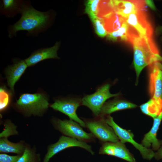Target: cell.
<instances>
[{
	"label": "cell",
	"mask_w": 162,
	"mask_h": 162,
	"mask_svg": "<svg viewBox=\"0 0 162 162\" xmlns=\"http://www.w3.org/2000/svg\"><path fill=\"white\" fill-rule=\"evenodd\" d=\"M145 2L152 10L154 11L156 10V8L153 1L145 0Z\"/></svg>",
	"instance_id": "29"
},
{
	"label": "cell",
	"mask_w": 162,
	"mask_h": 162,
	"mask_svg": "<svg viewBox=\"0 0 162 162\" xmlns=\"http://www.w3.org/2000/svg\"><path fill=\"white\" fill-rule=\"evenodd\" d=\"M6 69L8 84L14 92V86L28 67L25 60L14 59Z\"/></svg>",
	"instance_id": "16"
},
{
	"label": "cell",
	"mask_w": 162,
	"mask_h": 162,
	"mask_svg": "<svg viewBox=\"0 0 162 162\" xmlns=\"http://www.w3.org/2000/svg\"><path fill=\"white\" fill-rule=\"evenodd\" d=\"M100 1L89 0L86 2L85 13L88 15L90 18L97 17L98 7Z\"/></svg>",
	"instance_id": "24"
},
{
	"label": "cell",
	"mask_w": 162,
	"mask_h": 162,
	"mask_svg": "<svg viewBox=\"0 0 162 162\" xmlns=\"http://www.w3.org/2000/svg\"><path fill=\"white\" fill-rule=\"evenodd\" d=\"M17 162H35V158L32 152L26 148Z\"/></svg>",
	"instance_id": "27"
},
{
	"label": "cell",
	"mask_w": 162,
	"mask_h": 162,
	"mask_svg": "<svg viewBox=\"0 0 162 162\" xmlns=\"http://www.w3.org/2000/svg\"><path fill=\"white\" fill-rule=\"evenodd\" d=\"M82 99L79 98H71L57 100L51 105V107L67 115L70 119L85 127L86 125L84 121L78 117L76 113L77 108L82 105Z\"/></svg>",
	"instance_id": "8"
},
{
	"label": "cell",
	"mask_w": 162,
	"mask_h": 162,
	"mask_svg": "<svg viewBox=\"0 0 162 162\" xmlns=\"http://www.w3.org/2000/svg\"><path fill=\"white\" fill-rule=\"evenodd\" d=\"M114 12L126 18L136 10L143 9V0H112Z\"/></svg>",
	"instance_id": "14"
},
{
	"label": "cell",
	"mask_w": 162,
	"mask_h": 162,
	"mask_svg": "<svg viewBox=\"0 0 162 162\" xmlns=\"http://www.w3.org/2000/svg\"><path fill=\"white\" fill-rule=\"evenodd\" d=\"M84 122L86 127L100 141L104 142L119 141L112 128L105 122L104 117L99 116L92 119H84Z\"/></svg>",
	"instance_id": "4"
},
{
	"label": "cell",
	"mask_w": 162,
	"mask_h": 162,
	"mask_svg": "<svg viewBox=\"0 0 162 162\" xmlns=\"http://www.w3.org/2000/svg\"><path fill=\"white\" fill-rule=\"evenodd\" d=\"M149 90L152 98L162 104V70L157 66L156 62L151 65Z\"/></svg>",
	"instance_id": "13"
},
{
	"label": "cell",
	"mask_w": 162,
	"mask_h": 162,
	"mask_svg": "<svg viewBox=\"0 0 162 162\" xmlns=\"http://www.w3.org/2000/svg\"><path fill=\"white\" fill-rule=\"evenodd\" d=\"M90 19L92 22L97 34L101 38L105 36L107 33L104 27L102 20L97 17Z\"/></svg>",
	"instance_id": "25"
},
{
	"label": "cell",
	"mask_w": 162,
	"mask_h": 162,
	"mask_svg": "<svg viewBox=\"0 0 162 162\" xmlns=\"http://www.w3.org/2000/svg\"><path fill=\"white\" fill-rule=\"evenodd\" d=\"M154 157L157 159H162V146L160 147L158 151L155 153Z\"/></svg>",
	"instance_id": "30"
},
{
	"label": "cell",
	"mask_w": 162,
	"mask_h": 162,
	"mask_svg": "<svg viewBox=\"0 0 162 162\" xmlns=\"http://www.w3.org/2000/svg\"><path fill=\"white\" fill-rule=\"evenodd\" d=\"M73 147L82 148L92 154H94L91 146L86 142L75 138L62 136L57 142L49 147L43 162H48L50 159L56 154L66 148Z\"/></svg>",
	"instance_id": "9"
},
{
	"label": "cell",
	"mask_w": 162,
	"mask_h": 162,
	"mask_svg": "<svg viewBox=\"0 0 162 162\" xmlns=\"http://www.w3.org/2000/svg\"><path fill=\"white\" fill-rule=\"evenodd\" d=\"M102 20L107 34L118 30L126 21L125 18L115 13Z\"/></svg>",
	"instance_id": "19"
},
{
	"label": "cell",
	"mask_w": 162,
	"mask_h": 162,
	"mask_svg": "<svg viewBox=\"0 0 162 162\" xmlns=\"http://www.w3.org/2000/svg\"><path fill=\"white\" fill-rule=\"evenodd\" d=\"M140 108L144 114L154 118L162 111V104L152 98L147 102L141 105Z\"/></svg>",
	"instance_id": "20"
},
{
	"label": "cell",
	"mask_w": 162,
	"mask_h": 162,
	"mask_svg": "<svg viewBox=\"0 0 162 162\" xmlns=\"http://www.w3.org/2000/svg\"><path fill=\"white\" fill-rule=\"evenodd\" d=\"M104 120L109 126L114 130L120 141L123 143L129 142L140 152L143 158L148 160H151L155 155V153L150 148H146L136 142L133 139L134 135L129 130L121 128L114 121L113 118L110 115L106 116Z\"/></svg>",
	"instance_id": "5"
},
{
	"label": "cell",
	"mask_w": 162,
	"mask_h": 162,
	"mask_svg": "<svg viewBox=\"0 0 162 162\" xmlns=\"http://www.w3.org/2000/svg\"><path fill=\"white\" fill-rule=\"evenodd\" d=\"M125 21L141 36L153 37V27L143 9L138 10L130 14L125 18Z\"/></svg>",
	"instance_id": "7"
},
{
	"label": "cell",
	"mask_w": 162,
	"mask_h": 162,
	"mask_svg": "<svg viewBox=\"0 0 162 162\" xmlns=\"http://www.w3.org/2000/svg\"><path fill=\"white\" fill-rule=\"evenodd\" d=\"M110 85L104 84L98 88L94 93L85 95L82 99V105L88 108L96 117L99 116L101 109L108 99L117 96L120 93L111 94L110 91Z\"/></svg>",
	"instance_id": "3"
},
{
	"label": "cell",
	"mask_w": 162,
	"mask_h": 162,
	"mask_svg": "<svg viewBox=\"0 0 162 162\" xmlns=\"http://www.w3.org/2000/svg\"><path fill=\"white\" fill-rule=\"evenodd\" d=\"M60 42H57L54 46L43 48L33 51L30 56L24 60L28 67L33 66L44 60L52 58L58 59L57 52Z\"/></svg>",
	"instance_id": "12"
},
{
	"label": "cell",
	"mask_w": 162,
	"mask_h": 162,
	"mask_svg": "<svg viewBox=\"0 0 162 162\" xmlns=\"http://www.w3.org/2000/svg\"><path fill=\"white\" fill-rule=\"evenodd\" d=\"M156 64L159 68L162 70V64L159 62H156Z\"/></svg>",
	"instance_id": "31"
},
{
	"label": "cell",
	"mask_w": 162,
	"mask_h": 162,
	"mask_svg": "<svg viewBox=\"0 0 162 162\" xmlns=\"http://www.w3.org/2000/svg\"><path fill=\"white\" fill-rule=\"evenodd\" d=\"M16 104L20 109L29 113L35 114L47 108L49 104L45 95L38 93L22 94Z\"/></svg>",
	"instance_id": "6"
},
{
	"label": "cell",
	"mask_w": 162,
	"mask_h": 162,
	"mask_svg": "<svg viewBox=\"0 0 162 162\" xmlns=\"http://www.w3.org/2000/svg\"><path fill=\"white\" fill-rule=\"evenodd\" d=\"M25 149L23 145L15 143L9 141L6 137L1 139L0 152H11L20 154Z\"/></svg>",
	"instance_id": "22"
},
{
	"label": "cell",
	"mask_w": 162,
	"mask_h": 162,
	"mask_svg": "<svg viewBox=\"0 0 162 162\" xmlns=\"http://www.w3.org/2000/svg\"><path fill=\"white\" fill-rule=\"evenodd\" d=\"M99 154L115 156L128 162H136L133 155L124 143L119 141L104 142L100 148Z\"/></svg>",
	"instance_id": "11"
},
{
	"label": "cell",
	"mask_w": 162,
	"mask_h": 162,
	"mask_svg": "<svg viewBox=\"0 0 162 162\" xmlns=\"http://www.w3.org/2000/svg\"><path fill=\"white\" fill-rule=\"evenodd\" d=\"M113 13L112 0H100L99 3L97 17L103 19Z\"/></svg>",
	"instance_id": "23"
},
{
	"label": "cell",
	"mask_w": 162,
	"mask_h": 162,
	"mask_svg": "<svg viewBox=\"0 0 162 162\" xmlns=\"http://www.w3.org/2000/svg\"><path fill=\"white\" fill-rule=\"evenodd\" d=\"M29 0H2L0 1V14L6 17L13 18L21 14Z\"/></svg>",
	"instance_id": "15"
},
{
	"label": "cell",
	"mask_w": 162,
	"mask_h": 162,
	"mask_svg": "<svg viewBox=\"0 0 162 162\" xmlns=\"http://www.w3.org/2000/svg\"><path fill=\"white\" fill-rule=\"evenodd\" d=\"M130 30V26L125 21L118 30L107 34V37L112 41L119 39L128 43Z\"/></svg>",
	"instance_id": "21"
},
{
	"label": "cell",
	"mask_w": 162,
	"mask_h": 162,
	"mask_svg": "<svg viewBox=\"0 0 162 162\" xmlns=\"http://www.w3.org/2000/svg\"><path fill=\"white\" fill-rule=\"evenodd\" d=\"M137 106L136 104L129 101L115 99L105 103L101 109L99 116L105 117L117 111L134 108Z\"/></svg>",
	"instance_id": "18"
},
{
	"label": "cell",
	"mask_w": 162,
	"mask_h": 162,
	"mask_svg": "<svg viewBox=\"0 0 162 162\" xmlns=\"http://www.w3.org/2000/svg\"><path fill=\"white\" fill-rule=\"evenodd\" d=\"M160 40L162 41V35L160 37Z\"/></svg>",
	"instance_id": "32"
},
{
	"label": "cell",
	"mask_w": 162,
	"mask_h": 162,
	"mask_svg": "<svg viewBox=\"0 0 162 162\" xmlns=\"http://www.w3.org/2000/svg\"><path fill=\"white\" fill-rule=\"evenodd\" d=\"M59 130L69 137L84 141H92L94 136L92 133L84 131L78 123L71 120L58 119L56 122Z\"/></svg>",
	"instance_id": "10"
},
{
	"label": "cell",
	"mask_w": 162,
	"mask_h": 162,
	"mask_svg": "<svg viewBox=\"0 0 162 162\" xmlns=\"http://www.w3.org/2000/svg\"><path fill=\"white\" fill-rule=\"evenodd\" d=\"M0 110L4 109L8 104L9 97L8 93L3 88H1L0 89Z\"/></svg>",
	"instance_id": "26"
},
{
	"label": "cell",
	"mask_w": 162,
	"mask_h": 162,
	"mask_svg": "<svg viewBox=\"0 0 162 162\" xmlns=\"http://www.w3.org/2000/svg\"><path fill=\"white\" fill-rule=\"evenodd\" d=\"M20 18L15 23L8 26V37L12 39L20 31H26L28 37H37L46 32L52 24L54 14L51 10L42 12L37 10L30 1L22 13Z\"/></svg>",
	"instance_id": "1"
},
{
	"label": "cell",
	"mask_w": 162,
	"mask_h": 162,
	"mask_svg": "<svg viewBox=\"0 0 162 162\" xmlns=\"http://www.w3.org/2000/svg\"><path fill=\"white\" fill-rule=\"evenodd\" d=\"M130 44L133 46L134 64L137 82L142 69L148 65L162 61V57L153 37H143L137 33L132 36Z\"/></svg>",
	"instance_id": "2"
},
{
	"label": "cell",
	"mask_w": 162,
	"mask_h": 162,
	"mask_svg": "<svg viewBox=\"0 0 162 162\" xmlns=\"http://www.w3.org/2000/svg\"><path fill=\"white\" fill-rule=\"evenodd\" d=\"M162 120V111L156 117L154 118L152 127L150 130L145 134L142 141L144 147L149 148L151 145L154 150L158 149L162 144L161 142L157 138V134Z\"/></svg>",
	"instance_id": "17"
},
{
	"label": "cell",
	"mask_w": 162,
	"mask_h": 162,
	"mask_svg": "<svg viewBox=\"0 0 162 162\" xmlns=\"http://www.w3.org/2000/svg\"><path fill=\"white\" fill-rule=\"evenodd\" d=\"M20 155L10 156L5 154H0V162H17Z\"/></svg>",
	"instance_id": "28"
}]
</instances>
